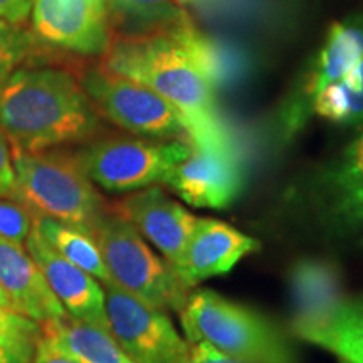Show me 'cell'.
<instances>
[{
	"instance_id": "24",
	"label": "cell",
	"mask_w": 363,
	"mask_h": 363,
	"mask_svg": "<svg viewBox=\"0 0 363 363\" xmlns=\"http://www.w3.org/2000/svg\"><path fill=\"white\" fill-rule=\"evenodd\" d=\"M35 39L22 24L0 19V84L30 56Z\"/></svg>"
},
{
	"instance_id": "20",
	"label": "cell",
	"mask_w": 363,
	"mask_h": 363,
	"mask_svg": "<svg viewBox=\"0 0 363 363\" xmlns=\"http://www.w3.org/2000/svg\"><path fill=\"white\" fill-rule=\"evenodd\" d=\"M34 227L67 261L88 272L104 286L113 283L94 238L84 230L45 217H34Z\"/></svg>"
},
{
	"instance_id": "16",
	"label": "cell",
	"mask_w": 363,
	"mask_h": 363,
	"mask_svg": "<svg viewBox=\"0 0 363 363\" xmlns=\"http://www.w3.org/2000/svg\"><path fill=\"white\" fill-rule=\"evenodd\" d=\"M293 328L342 363H363V299L342 298L315 315L296 316Z\"/></svg>"
},
{
	"instance_id": "14",
	"label": "cell",
	"mask_w": 363,
	"mask_h": 363,
	"mask_svg": "<svg viewBox=\"0 0 363 363\" xmlns=\"http://www.w3.org/2000/svg\"><path fill=\"white\" fill-rule=\"evenodd\" d=\"M259 247V240L225 222L197 217L177 274L192 288L203 279L225 274Z\"/></svg>"
},
{
	"instance_id": "3",
	"label": "cell",
	"mask_w": 363,
	"mask_h": 363,
	"mask_svg": "<svg viewBox=\"0 0 363 363\" xmlns=\"http://www.w3.org/2000/svg\"><path fill=\"white\" fill-rule=\"evenodd\" d=\"M16 184L11 194L33 217H45L93 235L106 212L101 195L76 153L52 148L12 152Z\"/></svg>"
},
{
	"instance_id": "2",
	"label": "cell",
	"mask_w": 363,
	"mask_h": 363,
	"mask_svg": "<svg viewBox=\"0 0 363 363\" xmlns=\"http://www.w3.org/2000/svg\"><path fill=\"white\" fill-rule=\"evenodd\" d=\"M101 120L79 78L62 67H19L0 84V131L12 152L88 143Z\"/></svg>"
},
{
	"instance_id": "25",
	"label": "cell",
	"mask_w": 363,
	"mask_h": 363,
	"mask_svg": "<svg viewBox=\"0 0 363 363\" xmlns=\"http://www.w3.org/2000/svg\"><path fill=\"white\" fill-rule=\"evenodd\" d=\"M34 217L19 202L0 199V235L16 244L24 246L27 235L30 234Z\"/></svg>"
},
{
	"instance_id": "1",
	"label": "cell",
	"mask_w": 363,
	"mask_h": 363,
	"mask_svg": "<svg viewBox=\"0 0 363 363\" xmlns=\"http://www.w3.org/2000/svg\"><path fill=\"white\" fill-rule=\"evenodd\" d=\"M189 21L155 33L113 35L101 67L147 86L179 108L189 123L190 145H233L217 111L214 86L185 39Z\"/></svg>"
},
{
	"instance_id": "23",
	"label": "cell",
	"mask_w": 363,
	"mask_h": 363,
	"mask_svg": "<svg viewBox=\"0 0 363 363\" xmlns=\"http://www.w3.org/2000/svg\"><path fill=\"white\" fill-rule=\"evenodd\" d=\"M40 326L33 318L0 306V347L33 363Z\"/></svg>"
},
{
	"instance_id": "18",
	"label": "cell",
	"mask_w": 363,
	"mask_h": 363,
	"mask_svg": "<svg viewBox=\"0 0 363 363\" xmlns=\"http://www.w3.org/2000/svg\"><path fill=\"white\" fill-rule=\"evenodd\" d=\"M40 335L52 340L81 363H136L116 343L110 331L83 323L71 316L39 323Z\"/></svg>"
},
{
	"instance_id": "4",
	"label": "cell",
	"mask_w": 363,
	"mask_h": 363,
	"mask_svg": "<svg viewBox=\"0 0 363 363\" xmlns=\"http://www.w3.org/2000/svg\"><path fill=\"white\" fill-rule=\"evenodd\" d=\"M180 323L189 345L207 342L240 363H298L291 342L271 320L212 289L190 293Z\"/></svg>"
},
{
	"instance_id": "29",
	"label": "cell",
	"mask_w": 363,
	"mask_h": 363,
	"mask_svg": "<svg viewBox=\"0 0 363 363\" xmlns=\"http://www.w3.org/2000/svg\"><path fill=\"white\" fill-rule=\"evenodd\" d=\"M33 0H0V19L24 26L30 16Z\"/></svg>"
},
{
	"instance_id": "12",
	"label": "cell",
	"mask_w": 363,
	"mask_h": 363,
	"mask_svg": "<svg viewBox=\"0 0 363 363\" xmlns=\"http://www.w3.org/2000/svg\"><path fill=\"white\" fill-rule=\"evenodd\" d=\"M26 251L39 267L40 274L44 276L52 294L65 308L67 316L110 331L104 289L98 279L62 257L39 234L34 224L26 239Z\"/></svg>"
},
{
	"instance_id": "27",
	"label": "cell",
	"mask_w": 363,
	"mask_h": 363,
	"mask_svg": "<svg viewBox=\"0 0 363 363\" xmlns=\"http://www.w3.org/2000/svg\"><path fill=\"white\" fill-rule=\"evenodd\" d=\"M33 363H81L78 358L72 357L69 352L59 347L52 340L45 338L40 335L38 345H35V352Z\"/></svg>"
},
{
	"instance_id": "8",
	"label": "cell",
	"mask_w": 363,
	"mask_h": 363,
	"mask_svg": "<svg viewBox=\"0 0 363 363\" xmlns=\"http://www.w3.org/2000/svg\"><path fill=\"white\" fill-rule=\"evenodd\" d=\"M363 57V9L333 22L328 34L279 110V126L284 138L301 131L313 115L318 94L342 81Z\"/></svg>"
},
{
	"instance_id": "13",
	"label": "cell",
	"mask_w": 363,
	"mask_h": 363,
	"mask_svg": "<svg viewBox=\"0 0 363 363\" xmlns=\"http://www.w3.org/2000/svg\"><path fill=\"white\" fill-rule=\"evenodd\" d=\"M115 212L125 217L143 239L150 240L177 272L197 217L160 187H147L126 195L116 203Z\"/></svg>"
},
{
	"instance_id": "10",
	"label": "cell",
	"mask_w": 363,
	"mask_h": 363,
	"mask_svg": "<svg viewBox=\"0 0 363 363\" xmlns=\"http://www.w3.org/2000/svg\"><path fill=\"white\" fill-rule=\"evenodd\" d=\"M35 43L78 56H104L113 33L104 0H33Z\"/></svg>"
},
{
	"instance_id": "11",
	"label": "cell",
	"mask_w": 363,
	"mask_h": 363,
	"mask_svg": "<svg viewBox=\"0 0 363 363\" xmlns=\"http://www.w3.org/2000/svg\"><path fill=\"white\" fill-rule=\"evenodd\" d=\"M163 184L194 207L225 208L242 192L244 172L233 145H190Z\"/></svg>"
},
{
	"instance_id": "7",
	"label": "cell",
	"mask_w": 363,
	"mask_h": 363,
	"mask_svg": "<svg viewBox=\"0 0 363 363\" xmlns=\"http://www.w3.org/2000/svg\"><path fill=\"white\" fill-rule=\"evenodd\" d=\"M189 153L190 143L180 140L101 136L86 143L76 155L93 184L106 192L125 194L163 184Z\"/></svg>"
},
{
	"instance_id": "15",
	"label": "cell",
	"mask_w": 363,
	"mask_h": 363,
	"mask_svg": "<svg viewBox=\"0 0 363 363\" xmlns=\"http://www.w3.org/2000/svg\"><path fill=\"white\" fill-rule=\"evenodd\" d=\"M0 288L9 294L17 311L33 318L38 323L57 320L67 315L26 247L2 235H0Z\"/></svg>"
},
{
	"instance_id": "9",
	"label": "cell",
	"mask_w": 363,
	"mask_h": 363,
	"mask_svg": "<svg viewBox=\"0 0 363 363\" xmlns=\"http://www.w3.org/2000/svg\"><path fill=\"white\" fill-rule=\"evenodd\" d=\"M111 337L136 363H187L190 345L162 310L145 305L115 283L104 286Z\"/></svg>"
},
{
	"instance_id": "26",
	"label": "cell",
	"mask_w": 363,
	"mask_h": 363,
	"mask_svg": "<svg viewBox=\"0 0 363 363\" xmlns=\"http://www.w3.org/2000/svg\"><path fill=\"white\" fill-rule=\"evenodd\" d=\"M13 184H16V172H13L12 148L0 131V199L11 197Z\"/></svg>"
},
{
	"instance_id": "28",
	"label": "cell",
	"mask_w": 363,
	"mask_h": 363,
	"mask_svg": "<svg viewBox=\"0 0 363 363\" xmlns=\"http://www.w3.org/2000/svg\"><path fill=\"white\" fill-rule=\"evenodd\" d=\"M187 363H240V362L227 357L225 353L219 352L217 348L212 347V345H208L207 342H199V343H194V347H190Z\"/></svg>"
},
{
	"instance_id": "17",
	"label": "cell",
	"mask_w": 363,
	"mask_h": 363,
	"mask_svg": "<svg viewBox=\"0 0 363 363\" xmlns=\"http://www.w3.org/2000/svg\"><path fill=\"white\" fill-rule=\"evenodd\" d=\"M326 211L345 233L363 235V135L323 177Z\"/></svg>"
},
{
	"instance_id": "19",
	"label": "cell",
	"mask_w": 363,
	"mask_h": 363,
	"mask_svg": "<svg viewBox=\"0 0 363 363\" xmlns=\"http://www.w3.org/2000/svg\"><path fill=\"white\" fill-rule=\"evenodd\" d=\"M113 35H138L194 19L192 0H104Z\"/></svg>"
},
{
	"instance_id": "30",
	"label": "cell",
	"mask_w": 363,
	"mask_h": 363,
	"mask_svg": "<svg viewBox=\"0 0 363 363\" xmlns=\"http://www.w3.org/2000/svg\"><path fill=\"white\" fill-rule=\"evenodd\" d=\"M0 363H29V362L22 360L19 355H16V353H12L11 350H7V348L0 347Z\"/></svg>"
},
{
	"instance_id": "22",
	"label": "cell",
	"mask_w": 363,
	"mask_h": 363,
	"mask_svg": "<svg viewBox=\"0 0 363 363\" xmlns=\"http://www.w3.org/2000/svg\"><path fill=\"white\" fill-rule=\"evenodd\" d=\"M313 113L331 123L363 125V57L342 81L330 84L318 94Z\"/></svg>"
},
{
	"instance_id": "31",
	"label": "cell",
	"mask_w": 363,
	"mask_h": 363,
	"mask_svg": "<svg viewBox=\"0 0 363 363\" xmlns=\"http://www.w3.org/2000/svg\"><path fill=\"white\" fill-rule=\"evenodd\" d=\"M0 306L2 308H7V310H13V311H17L16 310V306H13V303H12V299L9 298V294L4 291L2 288H0ZM19 313V311H17Z\"/></svg>"
},
{
	"instance_id": "5",
	"label": "cell",
	"mask_w": 363,
	"mask_h": 363,
	"mask_svg": "<svg viewBox=\"0 0 363 363\" xmlns=\"http://www.w3.org/2000/svg\"><path fill=\"white\" fill-rule=\"evenodd\" d=\"M93 238L113 283L145 305L162 311H182L190 288L125 217L106 211Z\"/></svg>"
},
{
	"instance_id": "6",
	"label": "cell",
	"mask_w": 363,
	"mask_h": 363,
	"mask_svg": "<svg viewBox=\"0 0 363 363\" xmlns=\"http://www.w3.org/2000/svg\"><path fill=\"white\" fill-rule=\"evenodd\" d=\"M79 81L99 116L118 128L140 138L190 143L184 113L153 89L101 66L86 69Z\"/></svg>"
},
{
	"instance_id": "21",
	"label": "cell",
	"mask_w": 363,
	"mask_h": 363,
	"mask_svg": "<svg viewBox=\"0 0 363 363\" xmlns=\"http://www.w3.org/2000/svg\"><path fill=\"white\" fill-rule=\"evenodd\" d=\"M291 288L296 316L315 315L343 298L338 272L326 262H299L291 272Z\"/></svg>"
}]
</instances>
